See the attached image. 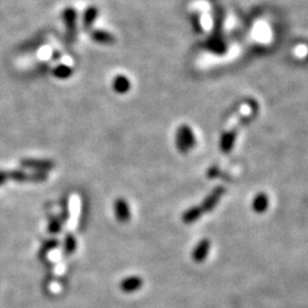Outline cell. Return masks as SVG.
Masks as SVG:
<instances>
[{
  "label": "cell",
  "instance_id": "1",
  "mask_svg": "<svg viewBox=\"0 0 308 308\" xmlns=\"http://www.w3.org/2000/svg\"><path fill=\"white\" fill-rule=\"evenodd\" d=\"M176 146L180 153H187L195 146V137L193 130L189 126H180L176 134Z\"/></svg>",
  "mask_w": 308,
  "mask_h": 308
},
{
  "label": "cell",
  "instance_id": "2",
  "mask_svg": "<svg viewBox=\"0 0 308 308\" xmlns=\"http://www.w3.org/2000/svg\"><path fill=\"white\" fill-rule=\"evenodd\" d=\"M21 166L26 169H33L35 171L46 172L55 167V163L51 160L39 159H23L21 160Z\"/></svg>",
  "mask_w": 308,
  "mask_h": 308
},
{
  "label": "cell",
  "instance_id": "3",
  "mask_svg": "<svg viewBox=\"0 0 308 308\" xmlns=\"http://www.w3.org/2000/svg\"><path fill=\"white\" fill-rule=\"evenodd\" d=\"M224 193H225V187L223 186L216 187V189L205 199L204 204H202V208H201L202 211L210 212L211 210L215 209V206L217 205V204H218L220 198L223 197Z\"/></svg>",
  "mask_w": 308,
  "mask_h": 308
},
{
  "label": "cell",
  "instance_id": "4",
  "mask_svg": "<svg viewBox=\"0 0 308 308\" xmlns=\"http://www.w3.org/2000/svg\"><path fill=\"white\" fill-rule=\"evenodd\" d=\"M63 18L67 29V35L71 39H74L77 32V12L73 8H66L63 13Z\"/></svg>",
  "mask_w": 308,
  "mask_h": 308
},
{
  "label": "cell",
  "instance_id": "5",
  "mask_svg": "<svg viewBox=\"0 0 308 308\" xmlns=\"http://www.w3.org/2000/svg\"><path fill=\"white\" fill-rule=\"evenodd\" d=\"M115 217L120 223H127L130 219L129 205L125 199H116L114 202Z\"/></svg>",
  "mask_w": 308,
  "mask_h": 308
},
{
  "label": "cell",
  "instance_id": "6",
  "mask_svg": "<svg viewBox=\"0 0 308 308\" xmlns=\"http://www.w3.org/2000/svg\"><path fill=\"white\" fill-rule=\"evenodd\" d=\"M210 250V241L208 239L201 240L194 248L192 258L195 262H202L206 258Z\"/></svg>",
  "mask_w": 308,
  "mask_h": 308
},
{
  "label": "cell",
  "instance_id": "7",
  "mask_svg": "<svg viewBox=\"0 0 308 308\" xmlns=\"http://www.w3.org/2000/svg\"><path fill=\"white\" fill-rule=\"evenodd\" d=\"M236 129H231L230 131L223 134V136L220 138V150L223 153H230L232 151L233 146L236 140Z\"/></svg>",
  "mask_w": 308,
  "mask_h": 308
},
{
  "label": "cell",
  "instance_id": "8",
  "mask_svg": "<svg viewBox=\"0 0 308 308\" xmlns=\"http://www.w3.org/2000/svg\"><path fill=\"white\" fill-rule=\"evenodd\" d=\"M143 285V280L138 276H130L127 277L120 283V288H121L122 291L125 292H134L141 289Z\"/></svg>",
  "mask_w": 308,
  "mask_h": 308
},
{
  "label": "cell",
  "instance_id": "9",
  "mask_svg": "<svg viewBox=\"0 0 308 308\" xmlns=\"http://www.w3.org/2000/svg\"><path fill=\"white\" fill-rule=\"evenodd\" d=\"M92 38L96 43L102 45H112L115 43V38L110 32L103 31V30H95L92 32Z\"/></svg>",
  "mask_w": 308,
  "mask_h": 308
},
{
  "label": "cell",
  "instance_id": "10",
  "mask_svg": "<svg viewBox=\"0 0 308 308\" xmlns=\"http://www.w3.org/2000/svg\"><path fill=\"white\" fill-rule=\"evenodd\" d=\"M268 208V197L265 193H258L253 201V209L255 212L262 213Z\"/></svg>",
  "mask_w": 308,
  "mask_h": 308
},
{
  "label": "cell",
  "instance_id": "11",
  "mask_svg": "<svg viewBox=\"0 0 308 308\" xmlns=\"http://www.w3.org/2000/svg\"><path fill=\"white\" fill-rule=\"evenodd\" d=\"M112 86L118 94H126L130 90V81L126 76H116L112 82Z\"/></svg>",
  "mask_w": 308,
  "mask_h": 308
},
{
  "label": "cell",
  "instance_id": "12",
  "mask_svg": "<svg viewBox=\"0 0 308 308\" xmlns=\"http://www.w3.org/2000/svg\"><path fill=\"white\" fill-rule=\"evenodd\" d=\"M202 215V209L199 208V206H192L189 210H186L185 212L183 213V221L185 224H192L195 220L199 219Z\"/></svg>",
  "mask_w": 308,
  "mask_h": 308
},
{
  "label": "cell",
  "instance_id": "13",
  "mask_svg": "<svg viewBox=\"0 0 308 308\" xmlns=\"http://www.w3.org/2000/svg\"><path fill=\"white\" fill-rule=\"evenodd\" d=\"M97 15H99V9L96 7L90 6L89 8L86 9V12L84 14V26L85 29H89L90 26L93 25L94 21L97 18Z\"/></svg>",
  "mask_w": 308,
  "mask_h": 308
},
{
  "label": "cell",
  "instance_id": "14",
  "mask_svg": "<svg viewBox=\"0 0 308 308\" xmlns=\"http://www.w3.org/2000/svg\"><path fill=\"white\" fill-rule=\"evenodd\" d=\"M72 72H73L72 67L69 65L62 64V65H58L55 67L54 71H52V74L58 79H66L72 74Z\"/></svg>",
  "mask_w": 308,
  "mask_h": 308
},
{
  "label": "cell",
  "instance_id": "15",
  "mask_svg": "<svg viewBox=\"0 0 308 308\" xmlns=\"http://www.w3.org/2000/svg\"><path fill=\"white\" fill-rule=\"evenodd\" d=\"M77 249V240L73 235H66L64 240V253L65 255H72Z\"/></svg>",
  "mask_w": 308,
  "mask_h": 308
},
{
  "label": "cell",
  "instance_id": "16",
  "mask_svg": "<svg viewBox=\"0 0 308 308\" xmlns=\"http://www.w3.org/2000/svg\"><path fill=\"white\" fill-rule=\"evenodd\" d=\"M7 175H8L9 179H13L15 180V182H18V183L29 182V174L28 172H24L23 170H14V171L7 172Z\"/></svg>",
  "mask_w": 308,
  "mask_h": 308
},
{
  "label": "cell",
  "instance_id": "17",
  "mask_svg": "<svg viewBox=\"0 0 308 308\" xmlns=\"http://www.w3.org/2000/svg\"><path fill=\"white\" fill-rule=\"evenodd\" d=\"M48 231L51 234H57L62 231V220L57 217H51L50 224H48Z\"/></svg>",
  "mask_w": 308,
  "mask_h": 308
},
{
  "label": "cell",
  "instance_id": "18",
  "mask_svg": "<svg viewBox=\"0 0 308 308\" xmlns=\"http://www.w3.org/2000/svg\"><path fill=\"white\" fill-rule=\"evenodd\" d=\"M58 242L56 240H50V241H46L43 244V248H41V251L43 253H48V251L54 249V248L57 247Z\"/></svg>",
  "mask_w": 308,
  "mask_h": 308
},
{
  "label": "cell",
  "instance_id": "19",
  "mask_svg": "<svg viewBox=\"0 0 308 308\" xmlns=\"http://www.w3.org/2000/svg\"><path fill=\"white\" fill-rule=\"evenodd\" d=\"M7 179H8V175H7V172L0 170V185H2Z\"/></svg>",
  "mask_w": 308,
  "mask_h": 308
}]
</instances>
